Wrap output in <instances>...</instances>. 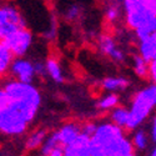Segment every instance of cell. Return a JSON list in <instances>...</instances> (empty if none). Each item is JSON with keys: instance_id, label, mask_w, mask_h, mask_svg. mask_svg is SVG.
Listing matches in <instances>:
<instances>
[{"instance_id": "ba28073f", "label": "cell", "mask_w": 156, "mask_h": 156, "mask_svg": "<svg viewBox=\"0 0 156 156\" xmlns=\"http://www.w3.org/2000/svg\"><path fill=\"white\" fill-rule=\"evenodd\" d=\"M58 137H59V144L64 149L69 145H71L73 142L81 135V126L77 125L76 122H69L61 126L58 131Z\"/></svg>"}, {"instance_id": "30bf717a", "label": "cell", "mask_w": 156, "mask_h": 156, "mask_svg": "<svg viewBox=\"0 0 156 156\" xmlns=\"http://www.w3.org/2000/svg\"><path fill=\"white\" fill-rule=\"evenodd\" d=\"M14 24L18 28L24 29L25 27V20L19 12V10L15 6L11 5H2L0 6V27L5 24Z\"/></svg>"}, {"instance_id": "7a4b0ae2", "label": "cell", "mask_w": 156, "mask_h": 156, "mask_svg": "<svg viewBox=\"0 0 156 156\" xmlns=\"http://www.w3.org/2000/svg\"><path fill=\"white\" fill-rule=\"evenodd\" d=\"M124 136L122 129L112 122H104L98 125L95 134L90 137V150L91 156H109L116 142Z\"/></svg>"}, {"instance_id": "ffe728a7", "label": "cell", "mask_w": 156, "mask_h": 156, "mask_svg": "<svg viewBox=\"0 0 156 156\" xmlns=\"http://www.w3.org/2000/svg\"><path fill=\"white\" fill-rule=\"evenodd\" d=\"M60 147L61 146L59 144V137H58V134L55 131V133L51 134L49 137H46L45 142H44L43 146H41V155L43 156H48V155H50L53 151H55L56 149H60Z\"/></svg>"}, {"instance_id": "ac0fdd59", "label": "cell", "mask_w": 156, "mask_h": 156, "mask_svg": "<svg viewBox=\"0 0 156 156\" xmlns=\"http://www.w3.org/2000/svg\"><path fill=\"white\" fill-rule=\"evenodd\" d=\"M127 121H129V110H126L125 108L118 106L111 111V122L114 125L122 129L127 126Z\"/></svg>"}, {"instance_id": "5bb4252c", "label": "cell", "mask_w": 156, "mask_h": 156, "mask_svg": "<svg viewBox=\"0 0 156 156\" xmlns=\"http://www.w3.org/2000/svg\"><path fill=\"white\" fill-rule=\"evenodd\" d=\"M130 155H134V145L130 140L122 137L120 141L116 142V145L112 147L109 156H130Z\"/></svg>"}, {"instance_id": "6da1fadb", "label": "cell", "mask_w": 156, "mask_h": 156, "mask_svg": "<svg viewBox=\"0 0 156 156\" xmlns=\"http://www.w3.org/2000/svg\"><path fill=\"white\" fill-rule=\"evenodd\" d=\"M39 106L18 101L0 90V133L5 135H21L34 120Z\"/></svg>"}, {"instance_id": "277c9868", "label": "cell", "mask_w": 156, "mask_h": 156, "mask_svg": "<svg viewBox=\"0 0 156 156\" xmlns=\"http://www.w3.org/2000/svg\"><path fill=\"white\" fill-rule=\"evenodd\" d=\"M124 10L129 28L136 30L156 16V0H126Z\"/></svg>"}, {"instance_id": "4dcf8cb0", "label": "cell", "mask_w": 156, "mask_h": 156, "mask_svg": "<svg viewBox=\"0 0 156 156\" xmlns=\"http://www.w3.org/2000/svg\"><path fill=\"white\" fill-rule=\"evenodd\" d=\"M62 150L64 149H56L55 151H53V152H51L50 155H48V156H64V152H62Z\"/></svg>"}, {"instance_id": "d6986e66", "label": "cell", "mask_w": 156, "mask_h": 156, "mask_svg": "<svg viewBox=\"0 0 156 156\" xmlns=\"http://www.w3.org/2000/svg\"><path fill=\"white\" fill-rule=\"evenodd\" d=\"M135 33H136V36L139 37L140 41L156 34V16L152 18L151 20L146 21L144 25H141L140 28H137L135 30Z\"/></svg>"}, {"instance_id": "5b68a950", "label": "cell", "mask_w": 156, "mask_h": 156, "mask_svg": "<svg viewBox=\"0 0 156 156\" xmlns=\"http://www.w3.org/2000/svg\"><path fill=\"white\" fill-rule=\"evenodd\" d=\"M3 90L8 94L9 98L14 100L29 102L36 106H40V104H41L40 93L31 84H25V83H20L16 80H11L4 85Z\"/></svg>"}, {"instance_id": "1f68e13d", "label": "cell", "mask_w": 156, "mask_h": 156, "mask_svg": "<svg viewBox=\"0 0 156 156\" xmlns=\"http://www.w3.org/2000/svg\"><path fill=\"white\" fill-rule=\"evenodd\" d=\"M150 156H156V147L152 150V152H151V155H150Z\"/></svg>"}, {"instance_id": "2e32d148", "label": "cell", "mask_w": 156, "mask_h": 156, "mask_svg": "<svg viewBox=\"0 0 156 156\" xmlns=\"http://www.w3.org/2000/svg\"><path fill=\"white\" fill-rule=\"evenodd\" d=\"M46 65V71L48 75H50V77L56 83H62L64 81V75L60 68V64L55 58H49L45 62Z\"/></svg>"}, {"instance_id": "484cf974", "label": "cell", "mask_w": 156, "mask_h": 156, "mask_svg": "<svg viewBox=\"0 0 156 156\" xmlns=\"http://www.w3.org/2000/svg\"><path fill=\"white\" fill-rule=\"evenodd\" d=\"M105 16H106V19H108L109 21H111V23L116 21V20H118V18H119V8L115 6V5L108 8V10H106V12H105Z\"/></svg>"}, {"instance_id": "e0dca14e", "label": "cell", "mask_w": 156, "mask_h": 156, "mask_svg": "<svg viewBox=\"0 0 156 156\" xmlns=\"http://www.w3.org/2000/svg\"><path fill=\"white\" fill-rule=\"evenodd\" d=\"M45 140H46V131L45 130H36V131L30 134L27 142H25V146H27L28 150H35L39 146H43Z\"/></svg>"}, {"instance_id": "83f0119b", "label": "cell", "mask_w": 156, "mask_h": 156, "mask_svg": "<svg viewBox=\"0 0 156 156\" xmlns=\"http://www.w3.org/2000/svg\"><path fill=\"white\" fill-rule=\"evenodd\" d=\"M79 15H80V8L76 6V5L70 6V8L66 10V18H68L69 20H74V19H76V18H79Z\"/></svg>"}, {"instance_id": "7402d4cb", "label": "cell", "mask_w": 156, "mask_h": 156, "mask_svg": "<svg viewBox=\"0 0 156 156\" xmlns=\"http://www.w3.org/2000/svg\"><path fill=\"white\" fill-rule=\"evenodd\" d=\"M118 104H119V96L111 93L101 98V100L98 102V108L100 110H110V109L114 110L115 108H118Z\"/></svg>"}, {"instance_id": "4316f807", "label": "cell", "mask_w": 156, "mask_h": 156, "mask_svg": "<svg viewBox=\"0 0 156 156\" xmlns=\"http://www.w3.org/2000/svg\"><path fill=\"white\" fill-rule=\"evenodd\" d=\"M34 73L36 76H45L48 74L46 71V65L44 62H40V61H36L34 62Z\"/></svg>"}, {"instance_id": "44dd1931", "label": "cell", "mask_w": 156, "mask_h": 156, "mask_svg": "<svg viewBox=\"0 0 156 156\" xmlns=\"http://www.w3.org/2000/svg\"><path fill=\"white\" fill-rule=\"evenodd\" d=\"M149 68L150 62H147L144 58H141L140 55L134 56V71L139 77L149 76Z\"/></svg>"}, {"instance_id": "3957f363", "label": "cell", "mask_w": 156, "mask_h": 156, "mask_svg": "<svg viewBox=\"0 0 156 156\" xmlns=\"http://www.w3.org/2000/svg\"><path fill=\"white\" fill-rule=\"evenodd\" d=\"M156 106V85L151 84L140 90L135 95L131 109L129 110V121L126 129L134 130L144 121L151 110Z\"/></svg>"}, {"instance_id": "4fadbf2b", "label": "cell", "mask_w": 156, "mask_h": 156, "mask_svg": "<svg viewBox=\"0 0 156 156\" xmlns=\"http://www.w3.org/2000/svg\"><path fill=\"white\" fill-rule=\"evenodd\" d=\"M12 62H14V55L4 44V41H0V75L10 71Z\"/></svg>"}, {"instance_id": "52a82bcc", "label": "cell", "mask_w": 156, "mask_h": 156, "mask_svg": "<svg viewBox=\"0 0 156 156\" xmlns=\"http://www.w3.org/2000/svg\"><path fill=\"white\" fill-rule=\"evenodd\" d=\"M10 74L15 76V80L25 84H31L34 80V64L25 59H15L10 68Z\"/></svg>"}, {"instance_id": "f1b7e54d", "label": "cell", "mask_w": 156, "mask_h": 156, "mask_svg": "<svg viewBox=\"0 0 156 156\" xmlns=\"http://www.w3.org/2000/svg\"><path fill=\"white\" fill-rule=\"evenodd\" d=\"M149 77L152 80V84L156 85V59L150 62V68H149Z\"/></svg>"}, {"instance_id": "7c38bea8", "label": "cell", "mask_w": 156, "mask_h": 156, "mask_svg": "<svg viewBox=\"0 0 156 156\" xmlns=\"http://www.w3.org/2000/svg\"><path fill=\"white\" fill-rule=\"evenodd\" d=\"M139 53V55L144 58L147 62H151L156 59V34L140 41Z\"/></svg>"}, {"instance_id": "8992f818", "label": "cell", "mask_w": 156, "mask_h": 156, "mask_svg": "<svg viewBox=\"0 0 156 156\" xmlns=\"http://www.w3.org/2000/svg\"><path fill=\"white\" fill-rule=\"evenodd\" d=\"M4 44L9 48V50L12 53V55L20 59L28 53V50L30 49L33 44V34L29 29H18L14 31L10 36H8Z\"/></svg>"}, {"instance_id": "9a60e30c", "label": "cell", "mask_w": 156, "mask_h": 156, "mask_svg": "<svg viewBox=\"0 0 156 156\" xmlns=\"http://www.w3.org/2000/svg\"><path fill=\"white\" fill-rule=\"evenodd\" d=\"M101 85L105 90H108V91H116V90L126 89L129 85V81L125 77L115 76V77H106V79H104Z\"/></svg>"}, {"instance_id": "8fae6325", "label": "cell", "mask_w": 156, "mask_h": 156, "mask_svg": "<svg viewBox=\"0 0 156 156\" xmlns=\"http://www.w3.org/2000/svg\"><path fill=\"white\" fill-rule=\"evenodd\" d=\"M99 46L101 51L105 55L110 56L115 61H122L124 60V54L116 46V43L110 35H102L99 40Z\"/></svg>"}, {"instance_id": "9c48e42d", "label": "cell", "mask_w": 156, "mask_h": 156, "mask_svg": "<svg viewBox=\"0 0 156 156\" xmlns=\"http://www.w3.org/2000/svg\"><path fill=\"white\" fill-rule=\"evenodd\" d=\"M64 156H91L90 137L81 134L71 145L64 147Z\"/></svg>"}, {"instance_id": "603a6c76", "label": "cell", "mask_w": 156, "mask_h": 156, "mask_svg": "<svg viewBox=\"0 0 156 156\" xmlns=\"http://www.w3.org/2000/svg\"><path fill=\"white\" fill-rule=\"evenodd\" d=\"M133 145H135L136 149L142 150L145 149L147 145V136L144 131H137L134 135V140H133Z\"/></svg>"}, {"instance_id": "cb8c5ba5", "label": "cell", "mask_w": 156, "mask_h": 156, "mask_svg": "<svg viewBox=\"0 0 156 156\" xmlns=\"http://www.w3.org/2000/svg\"><path fill=\"white\" fill-rule=\"evenodd\" d=\"M18 29H20V28H18L16 25L10 24V23L5 24V25H2V27H0V41H4L8 36H10L12 33L16 31Z\"/></svg>"}, {"instance_id": "d4e9b609", "label": "cell", "mask_w": 156, "mask_h": 156, "mask_svg": "<svg viewBox=\"0 0 156 156\" xmlns=\"http://www.w3.org/2000/svg\"><path fill=\"white\" fill-rule=\"evenodd\" d=\"M96 129H98V125H95L94 122H86L81 126V134L89 136V137H91L95 131H96Z\"/></svg>"}, {"instance_id": "f546056e", "label": "cell", "mask_w": 156, "mask_h": 156, "mask_svg": "<svg viewBox=\"0 0 156 156\" xmlns=\"http://www.w3.org/2000/svg\"><path fill=\"white\" fill-rule=\"evenodd\" d=\"M151 139H152V141L156 142V116H154V119H152V125H151Z\"/></svg>"}]
</instances>
